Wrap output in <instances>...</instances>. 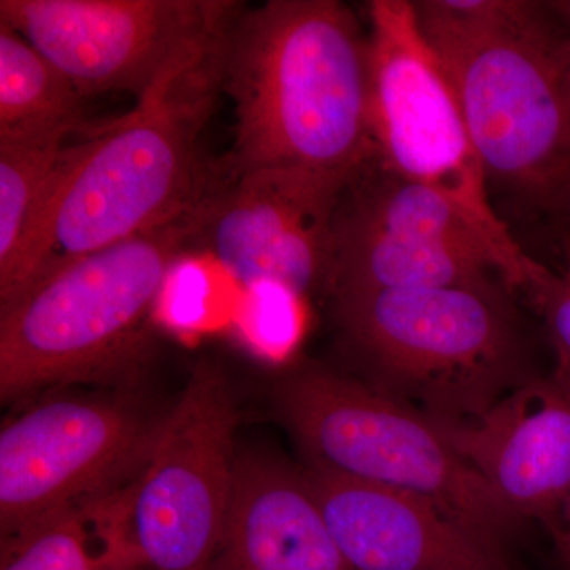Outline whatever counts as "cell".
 Here are the masks:
<instances>
[{
  "instance_id": "obj_1",
  "label": "cell",
  "mask_w": 570,
  "mask_h": 570,
  "mask_svg": "<svg viewBox=\"0 0 570 570\" xmlns=\"http://www.w3.org/2000/svg\"><path fill=\"white\" fill-rule=\"evenodd\" d=\"M235 141L219 174L261 168L354 174L374 154L367 28L340 0L239 7L219 41Z\"/></svg>"
},
{
  "instance_id": "obj_2",
  "label": "cell",
  "mask_w": 570,
  "mask_h": 570,
  "mask_svg": "<svg viewBox=\"0 0 570 570\" xmlns=\"http://www.w3.org/2000/svg\"><path fill=\"white\" fill-rule=\"evenodd\" d=\"M489 181L549 208L570 170L568 31L530 0H419Z\"/></svg>"
},
{
  "instance_id": "obj_3",
  "label": "cell",
  "mask_w": 570,
  "mask_h": 570,
  "mask_svg": "<svg viewBox=\"0 0 570 570\" xmlns=\"http://www.w3.org/2000/svg\"><path fill=\"white\" fill-rule=\"evenodd\" d=\"M204 197L170 223L52 266L0 307L3 403L110 381L138 362L168 276L200 234Z\"/></svg>"
},
{
  "instance_id": "obj_4",
  "label": "cell",
  "mask_w": 570,
  "mask_h": 570,
  "mask_svg": "<svg viewBox=\"0 0 570 570\" xmlns=\"http://www.w3.org/2000/svg\"><path fill=\"white\" fill-rule=\"evenodd\" d=\"M508 285L332 296L366 384L431 419L474 417L540 376Z\"/></svg>"
},
{
  "instance_id": "obj_5",
  "label": "cell",
  "mask_w": 570,
  "mask_h": 570,
  "mask_svg": "<svg viewBox=\"0 0 570 570\" xmlns=\"http://www.w3.org/2000/svg\"><path fill=\"white\" fill-rule=\"evenodd\" d=\"M220 36L165 75L132 111L81 141L39 276L170 223L204 197L212 176L198 160V138L220 92Z\"/></svg>"
},
{
  "instance_id": "obj_6",
  "label": "cell",
  "mask_w": 570,
  "mask_h": 570,
  "mask_svg": "<svg viewBox=\"0 0 570 570\" xmlns=\"http://www.w3.org/2000/svg\"><path fill=\"white\" fill-rule=\"evenodd\" d=\"M273 404L306 466L425 499L508 554L528 527L433 420L362 379L298 366L277 382Z\"/></svg>"
},
{
  "instance_id": "obj_7",
  "label": "cell",
  "mask_w": 570,
  "mask_h": 570,
  "mask_svg": "<svg viewBox=\"0 0 570 570\" xmlns=\"http://www.w3.org/2000/svg\"><path fill=\"white\" fill-rule=\"evenodd\" d=\"M366 13L374 156L452 202L497 250L509 287L524 291L546 266L524 253L491 204L489 176L414 2L373 0Z\"/></svg>"
},
{
  "instance_id": "obj_8",
  "label": "cell",
  "mask_w": 570,
  "mask_h": 570,
  "mask_svg": "<svg viewBox=\"0 0 570 570\" xmlns=\"http://www.w3.org/2000/svg\"><path fill=\"white\" fill-rule=\"evenodd\" d=\"M235 430L223 374L200 363L122 489L127 530L149 570H213L234 485Z\"/></svg>"
},
{
  "instance_id": "obj_9",
  "label": "cell",
  "mask_w": 570,
  "mask_h": 570,
  "mask_svg": "<svg viewBox=\"0 0 570 570\" xmlns=\"http://www.w3.org/2000/svg\"><path fill=\"white\" fill-rule=\"evenodd\" d=\"M238 9L225 0H0V21L82 97L130 92L140 102L208 48Z\"/></svg>"
},
{
  "instance_id": "obj_10",
  "label": "cell",
  "mask_w": 570,
  "mask_h": 570,
  "mask_svg": "<svg viewBox=\"0 0 570 570\" xmlns=\"http://www.w3.org/2000/svg\"><path fill=\"white\" fill-rule=\"evenodd\" d=\"M163 417L108 397H56L0 431V538L58 510L121 490Z\"/></svg>"
},
{
  "instance_id": "obj_11",
  "label": "cell",
  "mask_w": 570,
  "mask_h": 570,
  "mask_svg": "<svg viewBox=\"0 0 570 570\" xmlns=\"http://www.w3.org/2000/svg\"><path fill=\"white\" fill-rule=\"evenodd\" d=\"M356 171H213L197 242L247 288L272 284L305 299L326 295L336 216Z\"/></svg>"
},
{
  "instance_id": "obj_12",
  "label": "cell",
  "mask_w": 570,
  "mask_h": 570,
  "mask_svg": "<svg viewBox=\"0 0 570 570\" xmlns=\"http://www.w3.org/2000/svg\"><path fill=\"white\" fill-rule=\"evenodd\" d=\"M431 420L521 519L558 523L570 494L569 387L538 376L474 417Z\"/></svg>"
},
{
  "instance_id": "obj_13",
  "label": "cell",
  "mask_w": 570,
  "mask_h": 570,
  "mask_svg": "<svg viewBox=\"0 0 570 570\" xmlns=\"http://www.w3.org/2000/svg\"><path fill=\"white\" fill-rule=\"evenodd\" d=\"M351 570H517L436 505L414 494L303 466Z\"/></svg>"
},
{
  "instance_id": "obj_14",
  "label": "cell",
  "mask_w": 570,
  "mask_h": 570,
  "mask_svg": "<svg viewBox=\"0 0 570 570\" xmlns=\"http://www.w3.org/2000/svg\"><path fill=\"white\" fill-rule=\"evenodd\" d=\"M213 570H351L305 471L269 453L238 452Z\"/></svg>"
},
{
  "instance_id": "obj_15",
  "label": "cell",
  "mask_w": 570,
  "mask_h": 570,
  "mask_svg": "<svg viewBox=\"0 0 570 570\" xmlns=\"http://www.w3.org/2000/svg\"><path fill=\"white\" fill-rule=\"evenodd\" d=\"M499 284L509 287L501 265L489 250L374 230L337 212L328 298L351 292Z\"/></svg>"
},
{
  "instance_id": "obj_16",
  "label": "cell",
  "mask_w": 570,
  "mask_h": 570,
  "mask_svg": "<svg viewBox=\"0 0 570 570\" xmlns=\"http://www.w3.org/2000/svg\"><path fill=\"white\" fill-rule=\"evenodd\" d=\"M81 142H0V307L40 275L56 206Z\"/></svg>"
},
{
  "instance_id": "obj_17",
  "label": "cell",
  "mask_w": 570,
  "mask_h": 570,
  "mask_svg": "<svg viewBox=\"0 0 570 570\" xmlns=\"http://www.w3.org/2000/svg\"><path fill=\"white\" fill-rule=\"evenodd\" d=\"M0 540V570L145 566L127 530L122 489L58 510Z\"/></svg>"
},
{
  "instance_id": "obj_18",
  "label": "cell",
  "mask_w": 570,
  "mask_h": 570,
  "mask_svg": "<svg viewBox=\"0 0 570 570\" xmlns=\"http://www.w3.org/2000/svg\"><path fill=\"white\" fill-rule=\"evenodd\" d=\"M78 89L29 41L0 21V142L67 141L104 132Z\"/></svg>"
},
{
  "instance_id": "obj_19",
  "label": "cell",
  "mask_w": 570,
  "mask_h": 570,
  "mask_svg": "<svg viewBox=\"0 0 570 570\" xmlns=\"http://www.w3.org/2000/svg\"><path fill=\"white\" fill-rule=\"evenodd\" d=\"M307 299L277 285L249 287L250 337L269 358H287L302 341Z\"/></svg>"
},
{
  "instance_id": "obj_20",
  "label": "cell",
  "mask_w": 570,
  "mask_h": 570,
  "mask_svg": "<svg viewBox=\"0 0 570 570\" xmlns=\"http://www.w3.org/2000/svg\"><path fill=\"white\" fill-rule=\"evenodd\" d=\"M554 352L551 377L570 389V253L561 272L546 268L527 288Z\"/></svg>"
},
{
  "instance_id": "obj_21",
  "label": "cell",
  "mask_w": 570,
  "mask_h": 570,
  "mask_svg": "<svg viewBox=\"0 0 570 570\" xmlns=\"http://www.w3.org/2000/svg\"><path fill=\"white\" fill-rule=\"evenodd\" d=\"M550 534L554 540L558 551H560L566 568L570 570V494L562 505L558 523L551 528Z\"/></svg>"
},
{
  "instance_id": "obj_22",
  "label": "cell",
  "mask_w": 570,
  "mask_h": 570,
  "mask_svg": "<svg viewBox=\"0 0 570 570\" xmlns=\"http://www.w3.org/2000/svg\"><path fill=\"white\" fill-rule=\"evenodd\" d=\"M549 208L560 214L561 219L568 225L570 232V170L566 178L562 179L553 198H551Z\"/></svg>"
},
{
  "instance_id": "obj_23",
  "label": "cell",
  "mask_w": 570,
  "mask_h": 570,
  "mask_svg": "<svg viewBox=\"0 0 570 570\" xmlns=\"http://www.w3.org/2000/svg\"><path fill=\"white\" fill-rule=\"evenodd\" d=\"M564 9L569 11L570 20V3H566ZM566 80H568V89L570 96V26L568 29V41H566Z\"/></svg>"
},
{
  "instance_id": "obj_24",
  "label": "cell",
  "mask_w": 570,
  "mask_h": 570,
  "mask_svg": "<svg viewBox=\"0 0 570 570\" xmlns=\"http://www.w3.org/2000/svg\"><path fill=\"white\" fill-rule=\"evenodd\" d=\"M118 570H149V569L146 568V566L132 564V566H126V568H121V569H118Z\"/></svg>"
}]
</instances>
